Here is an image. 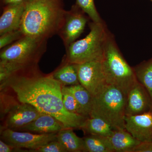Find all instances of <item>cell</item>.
Returning a JSON list of instances; mask_svg holds the SVG:
<instances>
[{
	"label": "cell",
	"mask_w": 152,
	"mask_h": 152,
	"mask_svg": "<svg viewBox=\"0 0 152 152\" xmlns=\"http://www.w3.org/2000/svg\"><path fill=\"white\" fill-rule=\"evenodd\" d=\"M10 88L18 102L29 104L42 113L50 115L66 129H80L87 118L68 111L63 104L61 84L52 75H45L38 67L18 72L1 84Z\"/></svg>",
	"instance_id": "1"
},
{
	"label": "cell",
	"mask_w": 152,
	"mask_h": 152,
	"mask_svg": "<svg viewBox=\"0 0 152 152\" xmlns=\"http://www.w3.org/2000/svg\"><path fill=\"white\" fill-rule=\"evenodd\" d=\"M66 11L64 0H29L20 28L25 36L48 40L58 34Z\"/></svg>",
	"instance_id": "2"
},
{
	"label": "cell",
	"mask_w": 152,
	"mask_h": 152,
	"mask_svg": "<svg viewBox=\"0 0 152 152\" xmlns=\"http://www.w3.org/2000/svg\"><path fill=\"white\" fill-rule=\"evenodd\" d=\"M108 85L117 87L127 95L138 82L134 68L123 56L114 35L109 31L102 60Z\"/></svg>",
	"instance_id": "3"
},
{
	"label": "cell",
	"mask_w": 152,
	"mask_h": 152,
	"mask_svg": "<svg viewBox=\"0 0 152 152\" xmlns=\"http://www.w3.org/2000/svg\"><path fill=\"white\" fill-rule=\"evenodd\" d=\"M90 32L83 39L75 41L66 48L69 62L80 64L102 60L109 30L105 22L88 23Z\"/></svg>",
	"instance_id": "4"
},
{
	"label": "cell",
	"mask_w": 152,
	"mask_h": 152,
	"mask_svg": "<svg viewBox=\"0 0 152 152\" xmlns=\"http://www.w3.org/2000/svg\"><path fill=\"white\" fill-rule=\"evenodd\" d=\"M127 96L117 87L107 85L93 97L89 117L105 121L115 129H125V108Z\"/></svg>",
	"instance_id": "5"
},
{
	"label": "cell",
	"mask_w": 152,
	"mask_h": 152,
	"mask_svg": "<svg viewBox=\"0 0 152 152\" xmlns=\"http://www.w3.org/2000/svg\"><path fill=\"white\" fill-rule=\"evenodd\" d=\"M48 40L25 35L1 49L0 61L10 63L22 70L37 67L46 51Z\"/></svg>",
	"instance_id": "6"
},
{
	"label": "cell",
	"mask_w": 152,
	"mask_h": 152,
	"mask_svg": "<svg viewBox=\"0 0 152 152\" xmlns=\"http://www.w3.org/2000/svg\"><path fill=\"white\" fill-rule=\"evenodd\" d=\"M89 20L87 14L77 4L73 5L69 10L66 11L57 34L62 40L65 49L81 36Z\"/></svg>",
	"instance_id": "7"
},
{
	"label": "cell",
	"mask_w": 152,
	"mask_h": 152,
	"mask_svg": "<svg viewBox=\"0 0 152 152\" xmlns=\"http://www.w3.org/2000/svg\"><path fill=\"white\" fill-rule=\"evenodd\" d=\"M57 134L58 133L37 134L6 129L1 132V138L15 148L28 149L33 152L49 142L57 140Z\"/></svg>",
	"instance_id": "8"
},
{
	"label": "cell",
	"mask_w": 152,
	"mask_h": 152,
	"mask_svg": "<svg viewBox=\"0 0 152 152\" xmlns=\"http://www.w3.org/2000/svg\"><path fill=\"white\" fill-rule=\"evenodd\" d=\"M76 67L80 84L86 88L93 97L99 94L108 85L102 60L76 64Z\"/></svg>",
	"instance_id": "9"
},
{
	"label": "cell",
	"mask_w": 152,
	"mask_h": 152,
	"mask_svg": "<svg viewBox=\"0 0 152 152\" xmlns=\"http://www.w3.org/2000/svg\"><path fill=\"white\" fill-rule=\"evenodd\" d=\"M42 113L29 104L17 102L13 98L4 110L3 116L6 115L4 129L17 131L36 119Z\"/></svg>",
	"instance_id": "10"
},
{
	"label": "cell",
	"mask_w": 152,
	"mask_h": 152,
	"mask_svg": "<svg viewBox=\"0 0 152 152\" xmlns=\"http://www.w3.org/2000/svg\"><path fill=\"white\" fill-rule=\"evenodd\" d=\"M125 129L141 142L152 141V111L126 116Z\"/></svg>",
	"instance_id": "11"
},
{
	"label": "cell",
	"mask_w": 152,
	"mask_h": 152,
	"mask_svg": "<svg viewBox=\"0 0 152 152\" xmlns=\"http://www.w3.org/2000/svg\"><path fill=\"white\" fill-rule=\"evenodd\" d=\"M152 108V102L149 94L138 82L127 95L125 115H140L149 111Z\"/></svg>",
	"instance_id": "12"
},
{
	"label": "cell",
	"mask_w": 152,
	"mask_h": 152,
	"mask_svg": "<svg viewBox=\"0 0 152 152\" xmlns=\"http://www.w3.org/2000/svg\"><path fill=\"white\" fill-rule=\"evenodd\" d=\"M28 1L8 5L2 7V12L0 17V36L20 28Z\"/></svg>",
	"instance_id": "13"
},
{
	"label": "cell",
	"mask_w": 152,
	"mask_h": 152,
	"mask_svg": "<svg viewBox=\"0 0 152 152\" xmlns=\"http://www.w3.org/2000/svg\"><path fill=\"white\" fill-rule=\"evenodd\" d=\"M65 129L63 124L54 117L42 114L36 119L17 131L43 134L58 133Z\"/></svg>",
	"instance_id": "14"
},
{
	"label": "cell",
	"mask_w": 152,
	"mask_h": 152,
	"mask_svg": "<svg viewBox=\"0 0 152 152\" xmlns=\"http://www.w3.org/2000/svg\"><path fill=\"white\" fill-rule=\"evenodd\" d=\"M107 137L114 152H132L141 142L125 129L115 130Z\"/></svg>",
	"instance_id": "15"
},
{
	"label": "cell",
	"mask_w": 152,
	"mask_h": 152,
	"mask_svg": "<svg viewBox=\"0 0 152 152\" xmlns=\"http://www.w3.org/2000/svg\"><path fill=\"white\" fill-rule=\"evenodd\" d=\"M80 129L88 134L106 137L110 136L116 130L105 121L96 117L87 118Z\"/></svg>",
	"instance_id": "16"
},
{
	"label": "cell",
	"mask_w": 152,
	"mask_h": 152,
	"mask_svg": "<svg viewBox=\"0 0 152 152\" xmlns=\"http://www.w3.org/2000/svg\"><path fill=\"white\" fill-rule=\"evenodd\" d=\"M65 63L52 74L54 78L62 86H74L80 84L76 64L69 62L65 58Z\"/></svg>",
	"instance_id": "17"
},
{
	"label": "cell",
	"mask_w": 152,
	"mask_h": 152,
	"mask_svg": "<svg viewBox=\"0 0 152 152\" xmlns=\"http://www.w3.org/2000/svg\"><path fill=\"white\" fill-rule=\"evenodd\" d=\"M57 140L67 152H86L83 139L78 137L73 129H64L60 131L57 134Z\"/></svg>",
	"instance_id": "18"
},
{
	"label": "cell",
	"mask_w": 152,
	"mask_h": 152,
	"mask_svg": "<svg viewBox=\"0 0 152 152\" xmlns=\"http://www.w3.org/2000/svg\"><path fill=\"white\" fill-rule=\"evenodd\" d=\"M67 87L75 98L85 116L89 117L92 105L93 96L80 84Z\"/></svg>",
	"instance_id": "19"
},
{
	"label": "cell",
	"mask_w": 152,
	"mask_h": 152,
	"mask_svg": "<svg viewBox=\"0 0 152 152\" xmlns=\"http://www.w3.org/2000/svg\"><path fill=\"white\" fill-rule=\"evenodd\" d=\"M137 80L145 88L152 102V57L134 68Z\"/></svg>",
	"instance_id": "20"
},
{
	"label": "cell",
	"mask_w": 152,
	"mask_h": 152,
	"mask_svg": "<svg viewBox=\"0 0 152 152\" xmlns=\"http://www.w3.org/2000/svg\"><path fill=\"white\" fill-rule=\"evenodd\" d=\"M83 139L86 152H114L107 137L88 134Z\"/></svg>",
	"instance_id": "21"
},
{
	"label": "cell",
	"mask_w": 152,
	"mask_h": 152,
	"mask_svg": "<svg viewBox=\"0 0 152 152\" xmlns=\"http://www.w3.org/2000/svg\"><path fill=\"white\" fill-rule=\"evenodd\" d=\"M62 94L63 104L66 110L72 113L85 116L80 107L67 87L62 86Z\"/></svg>",
	"instance_id": "22"
},
{
	"label": "cell",
	"mask_w": 152,
	"mask_h": 152,
	"mask_svg": "<svg viewBox=\"0 0 152 152\" xmlns=\"http://www.w3.org/2000/svg\"><path fill=\"white\" fill-rule=\"evenodd\" d=\"M75 4L87 14L91 21L95 23L104 21L97 10L94 0H76Z\"/></svg>",
	"instance_id": "23"
},
{
	"label": "cell",
	"mask_w": 152,
	"mask_h": 152,
	"mask_svg": "<svg viewBox=\"0 0 152 152\" xmlns=\"http://www.w3.org/2000/svg\"><path fill=\"white\" fill-rule=\"evenodd\" d=\"M24 36L20 28L3 34L0 36V49L13 43Z\"/></svg>",
	"instance_id": "24"
},
{
	"label": "cell",
	"mask_w": 152,
	"mask_h": 152,
	"mask_svg": "<svg viewBox=\"0 0 152 152\" xmlns=\"http://www.w3.org/2000/svg\"><path fill=\"white\" fill-rule=\"evenodd\" d=\"M33 152H68L62 144L57 140L49 142Z\"/></svg>",
	"instance_id": "25"
},
{
	"label": "cell",
	"mask_w": 152,
	"mask_h": 152,
	"mask_svg": "<svg viewBox=\"0 0 152 152\" xmlns=\"http://www.w3.org/2000/svg\"><path fill=\"white\" fill-rule=\"evenodd\" d=\"M132 152H152V141L141 142Z\"/></svg>",
	"instance_id": "26"
},
{
	"label": "cell",
	"mask_w": 152,
	"mask_h": 152,
	"mask_svg": "<svg viewBox=\"0 0 152 152\" xmlns=\"http://www.w3.org/2000/svg\"><path fill=\"white\" fill-rule=\"evenodd\" d=\"M22 149L11 145L7 143L2 140L0 141V152H11L15 151H22Z\"/></svg>",
	"instance_id": "27"
},
{
	"label": "cell",
	"mask_w": 152,
	"mask_h": 152,
	"mask_svg": "<svg viewBox=\"0 0 152 152\" xmlns=\"http://www.w3.org/2000/svg\"><path fill=\"white\" fill-rule=\"evenodd\" d=\"M29 1V0H0V3L1 7H3L8 5L18 4L24 2L28 1Z\"/></svg>",
	"instance_id": "28"
},
{
	"label": "cell",
	"mask_w": 152,
	"mask_h": 152,
	"mask_svg": "<svg viewBox=\"0 0 152 152\" xmlns=\"http://www.w3.org/2000/svg\"><path fill=\"white\" fill-rule=\"evenodd\" d=\"M150 1H151L152 2V0H150Z\"/></svg>",
	"instance_id": "29"
},
{
	"label": "cell",
	"mask_w": 152,
	"mask_h": 152,
	"mask_svg": "<svg viewBox=\"0 0 152 152\" xmlns=\"http://www.w3.org/2000/svg\"><path fill=\"white\" fill-rule=\"evenodd\" d=\"M151 110H152V109H151Z\"/></svg>",
	"instance_id": "30"
}]
</instances>
